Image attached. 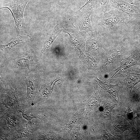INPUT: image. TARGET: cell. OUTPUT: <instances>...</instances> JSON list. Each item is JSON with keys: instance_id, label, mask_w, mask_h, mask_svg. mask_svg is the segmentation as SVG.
<instances>
[{"instance_id": "6da1fadb", "label": "cell", "mask_w": 140, "mask_h": 140, "mask_svg": "<svg viewBox=\"0 0 140 140\" xmlns=\"http://www.w3.org/2000/svg\"><path fill=\"white\" fill-rule=\"evenodd\" d=\"M104 13L97 21L98 25L103 32L107 34L117 33L127 26L128 17L123 12L114 8Z\"/></svg>"}, {"instance_id": "7a4b0ae2", "label": "cell", "mask_w": 140, "mask_h": 140, "mask_svg": "<svg viewBox=\"0 0 140 140\" xmlns=\"http://www.w3.org/2000/svg\"><path fill=\"white\" fill-rule=\"evenodd\" d=\"M6 94L1 104L5 106L7 111L16 109L20 112L27 106L23 103L22 98L18 91L14 89L9 82L4 83Z\"/></svg>"}, {"instance_id": "3957f363", "label": "cell", "mask_w": 140, "mask_h": 140, "mask_svg": "<svg viewBox=\"0 0 140 140\" xmlns=\"http://www.w3.org/2000/svg\"><path fill=\"white\" fill-rule=\"evenodd\" d=\"M117 76L124 92L130 96L132 89L140 82V70L128 68Z\"/></svg>"}, {"instance_id": "277c9868", "label": "cell", "mask_w": 140, "mask_h": 140, "mask_svg": "<svg viewBox=\"0 0 140 140\" xmlns=\"http://www.w3.org/2000/svg\"><path fill=\"white\" fill-rule=\"evenodd\" d=\"M30 0H20L5 4L0 9L6 8L8 9L12 14L14 18L15 27L17 33H19L24 23L23 14L25 6Z\"/></svg>"}, {"instance_id": "5b68a950", "label": "cell", "mask_w": 140, "mask_h": 140, "mask_svg": "<svg viewBox=\"0 0 140 140\" xmlns=\"http://www.w3.org/2000/svg\"><path fill=\"white\" fill-rule=\"evenodd\" d=\"M109 4L110 8H114L127 14L128 22L140 17V6L131 4L127 0H110Z\"/></svg>"}, {"instance_id": "8992f818", "label": "cell", "mask_w": 140, "mask_h": 140, "mask_svg": "<svg viewBox=\"0 0 140 140\" xmlns=\"http://www.w3.org/2000/svg\"><path fill=\"white\" fill-rule=\"evenodd\" d=\"M125 50V48L122 46L107 51L104 64L106 70L108 71L112 70L119 63L121 64Z\"/></svg>"}, {"instance_id": "52a82bcc", "label": "cell", "mask_w": 140, "mask_h": 140, "mask_svg": "<svg viewBox=\"0 0 140 140\" xmlns=\"http://www.w3.org/2000/svg\"><path fill=\"white\" fill-rule=\"evenodd\" d=\"M136 65L140 66V49L134 47L131 50L130 55L121 61L120 66L113 71L111 78L114 77L126 69Z\"/></svg>"}, {"instance_id": "ba28073f", "label": "cell", "mask_w": 140, "mask_h": 140, "mask_svg": "<svg viewBox=\"0 0 140 140\" xmlns=\"http://www.w3.org/2000/svg\"><path fill=\"white\" fill-rule=\"evenodd\" d=\"M20 112L16 109L7 111L1 117L7 121V128L11 133L19 129L23 125V118L21 116Z\"/></svg>"}, {"instance_id": "9c48e42d", "label": "cell", "mask_w": 140, "mask_h": 140, "mask_svg": "<svg viewBox=\"0 0 140 140\" xmlns=\"http://www.w3.org/2000/svg\"><path fill=\"white\" fill-rule=\"evenodd\" d=\"M39 128L38 125L33 123L31 125L27 124L26 128L22 125L19 129L10 134L8 140H17L23 137L27 138Z\"/></svg>"}, {"instance_id": "30bf717a", "label": "cell", "mask_w": 140, "mask_h": 140, "mask_svg": "<svg viewBox=\"0 0 140 140\" xmlns=\"http://www.w3.org/2000/svg\"><path fill=\"white\" fill-rule=\"evenodd\" d=\"M24 80L27 87V98L30 101H33L38 90L39 83L34 79L32 74L27 75Z\"/></svg>"}, {"instance_id": "8fae6325", "label": "cell", "mask_w": 140, "mask_h": 140, "mask_svg": "<svg viewBox=\"0 0 140 140\" xmlns=\"http://www.w3.org/2000/svg\"><path fill=\"white\" fill-rule=\"evenodd\" d=\"M65 32L69 35L72 43L74 46L80 51L81 55L82 54L85 46V41L82 37L76 31L72 29L68 30Z\"/></svg>"}, {"instance_id": "7c38bea8", "label": "cell", "mask_w": 140, "mask_h": 140, "mask_svg": "<svg viewBox=\"0 0 140 140\" xmlns=\"http://www.w3.org/2000/svg\"><path fill=\"white\" fill-rule=\"evenodd\" d=\"M34 56L25 57L18 59L17 62L18 67H27L28 71L27 75L31 72L34 71L38 66V63Z\"/></svg>"}, {"instance_id": "4fadbf2b", "label": "cell", "mask_w": 140, "mask_h": 140, "mask_svg": "<svg viewBox=\"0 0 140 140\" xmlns=\"http://www.w3.org/2000/svg\"><path fill=\"white\" fill-rule=\"evenodd\" d=\"M31 39V36L29 35L25 34L24 36H22L19 33H17L16 37L11 42L6 44L0 45V49L3 51L9 50L18 45L29 42Z\"/></svg>"}, {"instance_id": "5bb4252c", "label": "cell", "mask_w": 140, "mask_h": 140, "mask_svg": "<svg viewBox=\"0 0 140 140\" xmlns=\"http://www.w3.org/2000/svg\"><path fill=\"white\" fill-rule=\"evenodd\" d=\"M92 12V8H91L85 10L80 16L79 25L80 30H85L88 33L93 31L90 18Z\"/></svg>"}, {"instance_id": "9a60e30c", "label": "cell", "mask_w": 140, "mask_h": 140, "mask_svg": "<svg viewBox=\"0 0 140 140\" xmlns=\"http://www.w3.org/2000/svg\"><path fill=\"white\" fill-rule=\"evenodd\" d=\"M98 80V81L97 82L100 86L109 93L117 103H118L119 102L118 93L122 87L119 86L118 83L114 85L108 82H104Z\"/></svg>"}, {"instance_id": "2e32d148", "label": "cell", "mask_w": 140, "mask_h": 140, "mask_svg": "<svg viewBox=\"0 0 140 140\" xmlns=\"http://www.w3.org/2000/svg\"><path fill=\"white\" fill-rule=\"evenodd\" d=\"M88 47L90 50L99 52L102 49V45L99 34L96 32H92V35L87 41Z\"/></svg>"}, {"instance_id": "e0dca14e", "label": "cell", "mask_w": 140, "mask_h": 140, "mask_svg": "<svg viewBox=\"0 0 140 140\" xmlns=\"http://www.w3.org/2000/svg\"><path fill=\"white\" fill-rule=\"evenodd\" d=\"M20 112L22 113V117L27 121L26 126L27 124H32L33 123L31 122V120L33 118H39L42 121L40 112L36 108H28L27 107Z\"/></svg>"}, {"instance_id": "ac0fdd59", "label": "cell", "mask_w": 140, "mask_h": 140, "mask_svg": "<svg viewBox=\"0 0 140 140\" xmlns=\"http://www.w3.org/2000/svg\"><path fill=\"white\" fill-rule=\"evenodd\" d=\"M62 30L61 26L59 24L55 26L53 31L45 43L41 51L42 53L45 54L48 51L52 44Z\"/></svg>"}, {"instance_id": "d6986e66", "label": "cell", "mask_w": 140, "mask_h": 140, "mask_svg": "<svg viewBox=\"0 0 140 140\" xmlns=\"http://www.w3.org/2000/svg\"><path fill=\"white\" fill-rule=\"evenodd\" d=\"M99 95L100 92L99 91L94 93L89 99L87 107L88 112L96 109L100 106L101 100Z\"/></svg>"}, {"instance_id": "ffe728a7", "label": "cell", "mask_w": 140, "mask_h": 140, "mask_svg": "<svg viewBox=\"0 0 140 140\" xmlns=\"http://www.w3.org/2000/svg\"><path fill=\"white\" fill-rule=\"evenodd\" d=\"M127 26L131 33L140 36V17L128 22Z\"/></svg>"}, {"instance_id": "44dd1931", "label": "cell", "mask_w": 140, "mask_h": 140, "mask_svg": "<svg viewBox=\"0 0 140 140\" xmlns=\"http://www.w3.org/2000/svg\"><path fill=\"white\" fill-rule=\"evenodd\" d=\"M116 104L111 101L107 99L102 107V111L106 117H111L112 110L116 107Z\"/></svg>"}, {"instance_id": "7402d4cb", "label": "cell", "mask_w": 140, "mask_h": 140, "mask_svg": "<svg viewBox=\"0 0 140 140\" xmlns=\"http://www.w3.org/2000/svg\"><path fill=\"white\" fill-rule=\"evenodd\" d=\"M58 81L56 79L43 86L41 93V95L43 97L47 98L50 96L54 86Z\"/></svg>"}, {"instance_id": "603a6c76", "label": "cell", "mask_w": 140, "mask_h": 140, "mask_svg": "<svg viewBox=\"0 0 140 140\" xmlns=\"http://www.w3.org/2000/svg\"><path fill=\"white\" fill-rule=\"evenodd\" d=\"M125 116L127 120L133 127L135 126V120L137 116L133 111L131 104H129L127 106L125 112Z\"/></svg>"}, {"instance_id": "cb8c5ba5", "label": "cell", "mask_w": 140, "mask_h": 140, "mask_svg": "<svg viewBox=\"0 0 140 140\" xmlns=\"http://www.w3.org/2000/svg\"><path fill=\"white\" fill-rule=\"evenodd\" d=\"M110 0H99L98 6L101 11L105 12L111 9L109 4Z\"/></svg>"}, {"instance_id": "d4e9b609", "label": "cell", "mask_w": 140, "mask_h": 140, "mask_svg": "<svg viewBox=\"0 0 140 140\" xmlns=\"http://www.w3.org/2000/svg\"><path fill=\"white\" fill-rule=\"evenodd\" d=\"M0 140H8L11 132L7 128H0Z\"/></svg>"}, {"instance_id": "484cf974", "label": "cell", "mask_w": 140, "mask_h": 140, "mask_svg": "<svg viewBox=\"0 0 140 140\" xmlns=\"http://www.w3.org/2000/svg\"><path fill=\"white\" fill-rule=\"evenodd\" d=\"M104 137V139H114L115 138V137L111 135L107 131H106L105 132Z\"/></svg>"}, {"instance_id": "4316f807", "label": "cell", "mask_w": 140, "mask_h": 140, "mask_svg": "<svg viewBox=\"0 0 140 140\" xmlns=\"http://www.w3.org/2000/svg\"><path fill=\"white\" fill-rule=\"evenodd\" d=\"M135 5H140V0H130Z\"/></svg>"}, {"instance_id": "83f0119b", "label": "cell", "mask_w": 140, "mask_h": 140, "mask_svg": "<svg viewBox=\"0 0 140 140\" xmlns=\"http://www.w3.org/2000/svg\"><path fill=\"white\" fill-rule=\"evenodd\" d=\"M137 90L138 91H140V86L138 87L137 89Z\"/></svg>"}, {"instance_id": "f1b7e54d", "label": "cell", "mask_w": 140, "mask_h": 140, "mask_svg": "<svg viewBox=\"0 0 140 140\" xmlns=\"http://www.w3.org/2000/svg\"><path fill=\"white\" fill-rule=\"evenodd\" d=\"M139 130L140 131V123H139Z\"/></svg>"}]
</instances>
